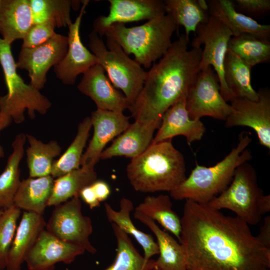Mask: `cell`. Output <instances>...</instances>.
Returning <instances> with one entry per match:
<instances>
[{
    "mask_svg": "<svg viewBox=\"0 0 270 270\" xmlns=\"http://www.w3.org/2000/svg\"><path fill=\"white\" fill-rule=\"evenodd\" d=\"M263 195L256 172L247 162L236 168L228 186L206 204L219 210H229L248 225H256L262 218L258 204Z\"/></svg>",
    "mask_w": 270,
    "mask_h": 270,
    "instance_id": "8",
    "label": "cell"
},
{
    "mask_svg": "<svg viewBox=\"0 0 270 270\" xmlns=\"http://www.w3.org/2000/svg\"><path fill=\"white\" fill-rule=\"evenodd\" d=\"M33 24L51 22L55 28L68 26L70 10H77L82 0H29Z\"/></svg>",
    "mask_w": 270,
    "mask_h": 270,
    "instance_id": "32",
    "label": "cell"
},
{
    "mask_svg": "<svg viewBox=\"0 0 270 270\" xmlns=\"http://www.w3.org/2000/svg\"><path fill=\"white\" fill-rule=\"evenodd\" d=\"M68 46V36L56 33L40 46L22 48L16 62V68L27 71L30 84L40 90L46 82L49 70L58 64L64 57Z\"/></svg>",
    "mask_w": 270,
    "mask_h": 270,
    "instance_id": "13",
    "label": "cell"
},
{
    "mask_svg": "<svg viewBox=\"0 0 270 270\" xmlns=\"http://www.w3.org/2000/svg\"><path fill=\"white\" fill-rule=\"evenodd\" d=\"M46 224L42 214L23 212L9 250L6 270H21L26 256L45 229Z\"/></svg>",
    "mask_w": 270,
    "mask_h": 270,
    "instance_id": "21",
    "label": "cell"
},
{
    "mask_svg": "<svg viewBox=\"0 0 270 270\" xmlns=\"http://www.w3.org/2000/svg\"><path fill=\"white\" fill-rule=\"evenodd\" d=\"M45 229L58 238L83 248L92 254L96 250L90 240L93 232L90 218L82 212L80 196L54 206Z\"/></svg>",
    "mask_w": 270,
    "mask_h": 270,
    "instance_id": "10",
    "label": "cell"
},
{
    "mask_svg": "<svg viewBox=\"0 0 270 270\" xmlns=\"http://www.w3.org/2000/svg\"><path fill=\"white\" fill-rule=\"evenodd\" d=\"M184 34L173 42L158 62L153 64L142 88L128 110L135 120H161L164 113L186 96L200 71L202 48H188Z\"/></svg>",
    "mask_w": 270,
    "mask_h": 270,
    "instance_id": "2",
    "label": "cell"
},
{
    "mask_svg": "<svg viewBox=\"0 0 270 270\" xmlns=\"http://www.w3.org/2000/svg\"><path fill=\"white\" fill-rule=\"evenodd\" d=\"M2 212H3V210H0V216L2 213Z\"/></svg>",
    "mask_w": 270,
    "mask_h": 270,
    "instance_id": "45",
    "label": "cell"
},
{
    "mask_svg": "<svg viewBox=\"0 0 270 270\" xmlns=\"http://www.w3.org/2000/svg\"><path fill=\"white\" fill-rule=\"evenodd\" d=\"M0 64L8 88V93L0 96V110L10 116L16 124L24 121L26 110L32 119L36 112L46 114L52 106L51 102L40 90L26 84L18 74L11 44L0 37Z\"/></svg>",
    "mask_w": 270,
    "mask_h": 270,
    "instance_id": "6",
    "label": "cell"
},
{
    "mask_svg": "<svg viewBox=\"0 0 270 270\" xmlns=\"http://www.w3.org/2000/svg\"><path fill=\"white\" fill-rule=\"evenodd\" d=\"M117 243L116 254L112 264L104 270H152L155 260L146 259L134 246L128 235L111 223Z\"/></svg>",
    "mask_w": 270,
    "mask_h": 270,
    "instance_id": "33",
    "label": "cell"
},
{
    "mask_svg": "<svg viewBox=\"0 0 270 270\" xmlns=\"http://www.w3.org/2000/svg\"><path fill=\"white\" fill-rule=\"evenodd\" d=\"M120 208L114 210L108 204H104V210L108 220L115 224L128 235L132 236L142 246L144 252V258L146 260L158 254L156 242L150 234L139 230L130 218V213L134 209L131 200L123 198L120 200Z\"/></svg>",
    "mask_w": 270,
    "mask_h": 270,
    "instance_id": "26",
    "label": "cell"
},
{
    "mask_svg": "<svg viewBox=\"0 0 270 270\" xmlns=\"http://www.w3.org/2000/svg\"><path fill=\"white\" fill-rule=\"evenodd\" d=\"M179 242L186 270H268L270 249L237 216L186 200Z\"/></svg>",
    "mask_w": 270,
    "mask_h": 270,
    "instance_id": "1",
    "label": "cell"
},
{
    "mask_svg": "<svg viewBox=\"0 0 270 270\" xmlns=\"http://www.w3.org/2000/svg\"><path fill=\"white\" fill-rule=\"evenodd\" d=\"M79 196L90 209L100 206V202L98 200L90 185L82 188L80 192Z\"/></svg>",
    "mask_w": 270,
    "mask_h": 270,
    "instance_id": "41",
    "label": "cell"
},
{
    "mask_svg": "<svg viewBox=\"0 0 270 270\" xmlns=\"http://www.w3.org/2000/svg\"><path fill=\"white\" fill-rule=\"evenodd\" d=\"M208 4L210 16L220 20L229 29L232 36L246 34L270 39V25L259 24L251 17L238 12L234 2L212 0Z\"/></svg>",
    "mask_w": 270,
    "mask_h": 270,
    "instance_id": "22",
    "label": "cell"
},
{
    "mask_svg": "<svg viewBox=\"0 0 270 270\" xmlns=\"http://www.w3.org/2000/svg\"><path fill=\"white\" fill-rule=\"evenodd\" d=\"M177 27L172 16L166 14L142 25L128 28L116 23L95 32L116 42L128 55L133 54L141 66L149 68L170 47Z\"/></svg>",
    "mask_w": 270,
    "mask_h": 270,
    "instance_id": "4",
    "label": "cell"
},
{
    "mask_svg": "<svg viewBox=\"0 0 270 270\" xmlns=\"http://www.w3.org/2000/svg\"></svg>",
    "mask_w": 270,
    "mask_h": 270,
    "instance_id": "48",
    "label": "cell"
},
{
    "mask_svg": "<svg viewBox=\"0 0 270 270\" xmlns=\"http://www.w3.org/2000/svg\"><path fill=\"white\" fill-rule=\"evenodd\" d=\"M92 124L90 118L86 117L80 122L74 139L61 156L54 161L50 176L57 178L80 168Z\"/></svg>",
    "mask_w": 270,
    "mask_h": 270,
    "instance_id": "34",
    "label": "cell"
},
{
    "mask_svg": "<svg viewBox=\"0 0 270 270\" xmlns=\"http://www.w3.org/2000/svg\"><path fill=\"white\" fill-rule=\"evenodd\" d=\"M54 28L49 20L33 24L22 40V48H34L46 42L56 34Z\"/></svg>",
    "mask_w": 270,
    "mask_h": 270,
    "instance_id": "38",
    "label": "cell"
},
{
    "mask_svg": "<svg viewBox=\"0 0 270 270\" xmlns=\"http://www.w3.org/2000/svg\"><path fill=\"white\" fill-rule=\"evenodd\" d=\"M258 98H234L230 102V114L225 120V126H247L256 133L260 144L270 150V91L268 88L257 92Z\"/></svg>",
    "mask_w": 270,
    "mask_h": 270,
    "instance_id": "12",
    "label": "cell"
},
{
    "mask_svg": "<svg viewBox=\"0 0 270 270\" xmlns=\"http://www.w3.org/2000/svg\"><path fill=\"white\" fill-rule=\"evenodd\" d=\"M95 194L101 202L106 200L110 196L111 190L108 184L102 180H96L90 184Z\"/></svg>",
    "mask_w": 270,
    "mask_h": 270,
    "instance_id": "40",
    "label": "cell"
},
{
    "mask_svg": "<svg viewBox=\"0 0 270 270\" xmlns=\"http://www.w3.org/2000/svg\"><path fill=\"white\" fill-rule=\"evenodd\" d=\"M172 140L150 144L141 154L131 159L126 172L134 190L143 193L170 192L186 178L184 156Z\"/></svg>",
    "mask_w": 270,
    "mask_h": 270,
    "instance_id": "3",
    "label": "cell"
},
{
    "mask_svg": "<svg viewBox=\"0 0 270 270\" xmlns=\"http://www.w3.org/2000/svg\"><path fill=\"white\" fill-rule=\"evenodd\" d=\"M89 0H82L79 14L68 26V46L62 61L54 67L56 78L62 84L72 85L77 76L98 63L96 56L82 44L80 36L82 20Z\"/></svg>",
    "mask_w": 270,
    "mask_h": 270,
    "instance_id": "14",
    "label": "cell"
},
{
    "mask_svg": "<svg viewBox=\"0 0 270 270\" xmlns=\"http://www.w3.org/2000/svg\"><path fill=\"white\" fill-rule=\"evenodd\" d=\"M259 212L261 216L270 211V196L263 195L260 199L258 204Z\"/></svg>",
    "mask_w": 270,
    "mask_h": 270,
    "instance_id": "44",
    "label": "cell"
},
{
    "mask_svg": "<svg viewBox=\"0 0 270 270\" xmlns=\"http://www.w3.org/2000/svg\"><path fill=\"white\" fill-rule=\"evenodd\" d=\"M195 33L192 48H200L204 45L200 70L212 66L218 78L222 96L226 102H231L234 97L225 82L224 65L228 44L232 36V32L220 20L210 16L206 20L198 26Z\"/></svg>",
    "mask_w": 270,
    "mask_h": 270,
    "instance_id": "9",
    "label": "cell"
},
{
    "mask_svg": "<svg viewBox=\"0 0 270 270\" xmlns=\"http://www.w3.org/2000/svg\"><path fill=\"white\" fill-rule=\"evenodd\" d=\"M33 24L29 0H0V34L5 42L23 40Z\"/></svg>",
    "mask_w": 270,
    "mask_h": 270,
    "instance_id": "24",
    "label": "cell"
},
{
    "mask_svg": "<svg viewBox=\"0 0 270 270\" xmlns=\"http://www.w3.org/2000/svg\"><path fill=\"white\" fill-rule=\"evenodd\" d=\"M258 241L266 248L270 249V216L265 217L264 223L256 236Z\"/></svg>",
    "mask_w": 270,
    "mask_h": 270,
    "instance_id": "42",
    "label": "cell"
},
{
    "mask_svg": "<svg viewBox=\"0 0 270 270\" xmlns=\"http://www.w3.org/2000/svg\"><path fill=\"white\" fill-rule=\"evenodd\" d=\"M134 217L148 227L156 238L159 256L155 260L154 268L156 270H186V256L182 244L146 216L134 210Z\"/></svg>",
    "mask_w": 270,
    "mask_h": 270,
    "instance_id": "23",
    "label": "cell"
},
{
    "mask_svg": "<svg viewBox=\"0 0 270 270\" xmlns=\"http://www.w3.org/2000/svg\"><path fill=\"white\" fill-rule=\"evenodd\" d=\"M97 180L94 168L84 166L72 170L54 180L48 206H56L73 197L78 196L81 190Z\"/></svg>",
    "mask_w": 270,
    "mask_h": 270,
    "instance_id": "29",
    "label": "cell"
},
{
    "mask_svg": "<svg viewBox=\"0 0 270 270\" xmlns=\"http://www.w3.org/2000/svg\"><path fill=\"white\" fill-rule=\"evenodd\" d=\"M270 270L269 269V270Z\"/></svg>",
    "mask_w": 270,
    "mask_h": 270,
    "instance_id": "46",
    "label": "cell"
},
{
    "mask_svg": "<svg viewBox=\"0 0 270 270\" xmlns=\"http://www.w3.org/2000/svg\"><path fill=\"white\" fill-rule=\"evenodd\" d=\"M251 142L248 132H240L236 146L224 158L210 167L196 164L188 176L170 192V196L176 200L208 203L228 186L236 168L252 158L251 152L247 148Z\"/></svg>",
    "mask_w": 270,
    "mask_h": 270,
    "instance_id": "5",
    "label": "cell"
},
{
    "mask_svg": "<svg viewBox=\"0 0 270 270\" xmlns=\"http://www.w3.org/2000/svg\"><path fill=\"white\" fill-rule=\"evenodd\" d=\"M88 39L89 48L98 63L107 73L113 86L122 92L130 105L142 88L146 72L113 40L106 38V45L94 30L89 34Z\"/></svg>",
    "mask_w": 270,
    "mask_h": 270,
    "instance_id": "7",
    "label": "cell"
},
{
    "mask_svg": "<svg viewBox=\"0 0 270 270\" xmlns=\"http://www.w3.org/2000/svg\"><path fill=\"white\" fill-rule=\"evenodd\" d=\"M186 96L181 98L164 113L151 144L182 136L190 146L192 142L202 138L206 128L200 120L190 118L186 108Z\"/></svg>",
    "mask_w": 270,
    "mask_h": 270,
    "instance_id": "19",
    "label": "cell"
},
{
    "mask_svg": "<svg viewBox=\"0 0 270 270\" xmlns=\"http://www.w3.org/2000/svg\"><path fill=\"white\" fill-rule=\"evenodd\" d=\"M26 140V134L23 133L16 136L12 143V152L0 174V210H4L14 205V198L21 181L20 164L24 153Z\"/></svg>",
    "mask_w": 270,
    "mask_h": 270,
    "instance_id": "27",
    "label": "cell"
},
{
    "mask_svg": "<svg viewBox=\"0 0 270 270\" xmlns=\"http://www.w3.org/2000/svg\"></svg>",
    "mask_w": 270,
    "mask_h": 270,
    "instance_id": "47",
    "label": "cell"
},
{
    "mask_svg": "<svg viewBox=\"0 0 270 270\" xmlns=\"http://www.w3.org/2000/svg\"><path fill=\"white\" fill-rule=\"evenodd\" d=\"M21 210L14 205L0 216V270L6 269L8 256L18 226Z\"/></svg>",
    "mask_w": 270,
    "mask_h": 270,
    "instance_id": "37",
    "label": "cell"
},
{
    "mask_svg": "<svg viewBox=\"0 0 270 270\" xmlns=\"http://www.w3.org/2000/svg\"><path fill=\"white\" fill-rule=\"evenodd\" d=\"M235 3L240 9L254 15L265 14L270 10V0H236Z\"/></svg>",
    "mask_w": 270,
    "mask_h": 270,
    "instance_id": "39",
    "label": "cell"
},
{
    "mask_svg": "<svg viewBox=\"0 0 270 270\" xmlns=\"http://www.w3.org/2000/svg\"><path fill=\"white\" fill-rule=\"evenodd\" d=\"M170 197L166 194L147 196L135 208L138 212L160 224L166 231L180 239L181 218L172 210Z\"/></svg>",
    "mask_w": 270,
    "mask_h": 270,
    "instance_id": "30",
    "label": "cell"
},
{
    "mask_svg": "<svg viewBox=\"0 0 270 270\" xmlns=\"http://www.w3.org/2000/svg\"><path fill=\"white\" fill-rule=\"evenodd\" d=\"M28 146L26 150L30 177L50 176L54 158L59 156L62 148L54 140L44 143L31 134H26Z\"/></svg>",
    "mask_w": 270,
    "mask_h": 270,
    "instance_id": "31",
    "label": "cell"
},
{
    "mask_svg": "<svg viewBox=\"0 0 270 270\" xmlns=\"http://www.w3.org/2000/svg\"><path fill=\"white\" fill-rule=\"evenodd\" d=\"M228 50L252 68L270 58L269 40L250 34L232 36L228 44Z\"/></svg>",
    "mask_w": 270,
    "mask_h": 270,
    "instance_id": "35",
    "label": "cell"
},
{
    "mask_svg": "<svg viewBox=\"0 0 270 270\" xmlns=\"http://www.w3.org/2000/svg\"><path fill=\"white\" fill-rule=\"evenodd\" d=\"M186 104L192 120L210 116L225 120L231 110L220 94L218 79L212 66L198 72L188 92Z\"/></svg>",
    "mask_w": 270,
    "mask_h": 270,
    "instance_id": "11",
    "label": "cell"
},
{
    "mask_svg": "<svg viewBox=\"0 0 270 270\" xmlns=\"http://www.w3.org/2000/svg\"><path fill=\"white\" fill-rule=\"evenodd\" d=\"M12 118L4 112L0 110V132L8 126L12 121ZM4 156V151L0 144V158Z\"/></svg>",
    "mask_w": 270,
    "mask_h": 270,
    "instance_id": "43",
    "label": "cell"
},
{
    "mask_svg": "<svg viewBox=\"0 0 270 270\" xmlns=\"http://www.w3.org/2000/svg\"><path fill=\"white\" fill-rule=\"evenodd\" d=\"M86 250L82 246L63 241L44 230L24 260L28 270H54L59 262L70 264Z\"/></svg>",
    "mask_w": 270,
    "mask_h": 270,
    "instance_id": "16",
    "label": "cell"
},
{
    "mask_svg": "<svg viewBox=\"0 0 270 270\" xmlns=\"http://www.w3.org/2000/svg\"><path fill=\"white\" fill-rule=\"evenodd\" d=\"M77 88L94 102L97 109L124 112L130 106L124 94L113 86L98 63L83 74Z\"/></svg>",
    "mask_w": 270,
    "mask_h": 270,
    "instance_id": "17",
    "label": "cell"
},
{
    "mask_svg": "<svg viewBox=\"0 0 270 270\" xmlns=\"http://www.w3.org/2000/svg\"><path fill=\"white\" fill-rule=\"evenodd\" d=\"M54 178L50 175L20 181L14 200L20 210L43 215L50 196Z\"/></svg>",
    "mask_w": 270,
    "mask_h": 270,
    "instance_id": "25",
    "label": "cell"
},
{
    "mask_svg": "<svg viewBox=\"0 0 270 270\" xmlns=\"http://www.w3.org/2000/svg\"><path fill=\"white\" fill-rule=\"evenodd\" d=\"M161 120L141 122L135 120L112 140L110 146L102 152L100 159L124 156L131 159L144 152L150 145L155 130Z\"/></svg>",
    "mask_w": 270,
    "mask_h": 270,
    "instance_id": "20",
    "label": "cell"
},
{
    "mask_svg": "<svg viewBox=\"0 0 270 270\" xmlns=\"http://www.w3.org/2000/svg\"><path fill=\"white\" fill-rule=\"evenodd\" d=\"M164 3L166 14L172 16L178 26H184L188 40L190 33H195L198 26L210 16L202 8L198 0H166Z\"/></svg>",
    "mask_w": 270,
    "mask_h": 270,
    "instance_id": "36",
    "label": "cell"
},
{
    "mask_svg": "<svg viewBox=\"0 0 270 270\" xmlns=\"http://www.w3.org/2000/svg\"><path fill=\"white\" fill-rule=\"evenodd\" d=\"M251 68L250 66L228 50L224 60V78L234 98H240L252 100H258V92L251 84Z\"/></svg>",
    "mask_w": 270,
    "mask_h": 270,
    "instance_id": "28",
    "label": "cell"
},
{
    "mask_svg": "<svg viewBox=\"0 0 270 270\" xmlns=\"http://www.w3.org/2000/svg\"><path fill=\"white\" fill-rule=\"evenodd\" d=\"M109 13L100 16L93 23L97 31L116 24L149 20L166 14L164 1L160 0H108Z\"/></svg>",
    "mask_w": 270,
    "mask_h": 270,
    "instance_id": "18",
    "label": "cell"
},
{
    "mask_svg": "<svg viewBox=\"0 0 270 270\" xmlns=\"http://www.w3.org/2000/svg\"><path fill=\"white\" fill-rule=\"evenodd\" d=\"M93 135L82 156L80 166L94 168L106 145L130 126V117L122 112L97 109L90 116Z\"/></svg>",
    "mask_w": 270,
    "mask_h": 270,
    "instance_id": "15",
    "label": "cell"
}]
</instances>
